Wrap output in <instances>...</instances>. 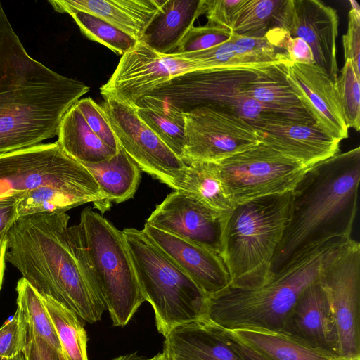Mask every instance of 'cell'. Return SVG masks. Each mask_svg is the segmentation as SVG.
<instances>
[{"instance_id": "obj_19", "label": "cell", "mask_w": 360, "mask_h": 360, "mask_svg": "<svg viewBox=\"0 0 360 360\" xmlns=\"http://www.w3.org/2000/svg\"><path fill=\"white\" fill-rule=\"evenodd\" d=\"M255 129L262 143L308 167L340 153V141L316 124L266 125Z\"/></svg>"}, {"instance_id": "obj_2", "label": "cell", "mask_w": 360, "mask_h": 360, "mask_svg": "<svg viewBox=\"0 0 360 360\" xmlns=\"http://www.w3.org/2000/svg\"><path fill=\"white\" fill-rule=\"evenodd\" d=\"M89 91L32 58L0 2V155L58 135L65 114Z\"/></svg>"}, {"instance_id": "obj_35", "label": "cell", "mask_w": 360, "mask_h": 360, "mask_svg": "<svg viewBox=\"0 0 360 360\" xmlns=\"http://www.w3.org/2000/svg\"><path fill=\"white\" fill-rule=\"evenodd\" d=\"M359 77L351 60H346L335 82L336 92L349 128L360 129V89Z\"/></svg>"}, {"instance_id": "obj_4", "label": "cell", "mask_w": 360, "mask_h": 360, "mask_svg": "<svg viewBox=\"0 0 360 360\" xmlns=\"http://www.w3.org/2000/svg\"><path fill=\"white\" fill-rule=\"evenodd\" d=\"M344 239L318 244L261 284L228 285L210 295L204 319L222 330L259 328L285 330L302 292L318 280L326 253Z\"/></svg>"}, {"instance_id": "obj_44", "label": "cell", "mask_w": 360, "mask_h": 360, "mask_svg": "<svg viewBox=\"0 0 360 360\" xmlns=\"http://www.w3.org/2000/svg\"><path fill=\"white\" fill-rule=\"evenodd\" d=\"M217 328V327H216ZM225 342L243 360H269L252 348L247 346L240 341L228 334L226 331L217 328Z\"/></svg>"}, {"instance_id": "obj_34", "label": "cell", "mask_w": 360, "mask_h": 360, "mask_svg": "<svg viewBox=\"0 0 360 360\" xmlns=\"http://www.w3.org/2000/svg\"><path fill=\"white\" fill-rule=\"evenodd\" d=\"M231 39L237 54L249 65L263 68L277 63H292L285 52L272 45L265 36L252 37L232 33Z\"/></svg>"}, {"instance_id": "obj_16", "label": "cell", "mask_w": 360, "mask_h": 360, "mask_svg": "<svg viewBox=\"0 0 360 360\" xmlns=\"http://www.w3.org/2000/svg\"><path fill=\"white\" fill-rule=\"evenodd\" d=\"M225 217L191 194L176 190L156 206L146 223L220 254Z\"/></svg>"}, {"instance_id": "obj_45", "label": "cell", "mask_w": 360, "mask_h": 360, "mask_svg": "<svg viewBox=\"0 0 360 360\" xmlns=\"http://www.w3.org/2000/svg\"><path fill=\"white\" fill-rule=\"evenodd\" d=\"M6 236L0 238V290L6 267Z\"/></svg>"}, {"instance_id": "obj_28", "label": "cell", "mask_w": 360, "mask_h": 360, "mask_svg": "<svg viewBox=\"0 0 360 360\" xmlns=\"http://www.w3.org/2000/svg\"><path fill=\"white\" fill-rule=\"evenodd\" d=\"M181 191H185L222 217L236 207L223 181L217 164L200 161L186 162Z\"/></svg>"}, {"instance_id": "obj_12", "label": "cell", "mask_w": 360, "mask_h": 360, "mask_svg": "<svg viewBox=\"0 0 360 360\" xmlns=\"http://www.w3.org/2000/svg\"><path fill=\"white\" fill-rule=\"evenodd\" d=\"M100 105L120 145L140 169L180 190L186 168L178 157L141 120L136 106L111 96L104 97Z\"/></svg>"}, {"instance_id": "obj_30", "label": "cell", "mask_w": 360, "mask_h": 360, "mask_svg": "<svg viewBox=\"0 0 360 360\" xmlns=\"http://www.w3.org/2000/svg\"><path fill=\"white\" fill-rule=\"evenodd\" d=\"M41 297L67 360H89L86 333L76 314L49 296Z\"/></svg>"}, {"instance_id": "obj_17", "label": "cell", "mask_w": 360, "mask_h": 360, "mask_svg": "<svg viewBox=\"0 0 360 360\" xmlns=\"http://www.w3.org/2000/svg\"><path fill=\"white\" fill-rule=\"evenodd\" d=\"M286 79L308 113L326 133L341 141L348 137L335 82L316 64L292 63Z\"/></svg>"}, {"instance_id": "obj_9", "label": "cell", "mask_w": 360, "mask_h": 360, "mask_svg": "<svg viewBox=\"0 0 360 360\" xmlns=\"http://www.w3.org/2000/svg\"><path fill=\"white\" fill-rule=\"evenodd\" d=\"M317 282L329 302L337 355L360 358V243L349 238L331 248Z\"/></svg>"}, {"instance_id": "obj_36", "label": "cell", "mask_w": 360, "mask_h": 360, "mask_svg": "<svg viewBox=\"0 0 360 360\" xmlns=\"http://www.w3.org/2000/svg\"><path fill=\"white\" fill-rule=\"evenodd\" d=\"M179 56L192 61L197 70L232 68H262L246 64L237 54L231 38L212 48Z\"/></svg>"}, {"instance_id": "obj_32", "label": "cell", "mask_w": 360, "mask_h": 360, "mask_svg": "<svg viewBox=\"0 0 360 360\" xmlns=\"http://www.w3.org/2000/svg\"><path fill=\"white\" fill-rule=\"evenodd\" d=\"M59 13L70 14L85 37L105 46L117 54L124 55L138 42L131 36L96 15L72 9H63Z\"/></svg>"}, {"instance_id": "obj_46", "label": "cell", "mask_w": 360, "mask_h": 360, "mask_svg": "<svg viewBox=\"0 0 360 360\" xmlns=\"http://www.w3.org/2000/svg\"><path fill=\"white\" fill-rule=\"evenodd\" d=\"M112 360H151V358H147L144 356L139 355L137 352L120 356Z\"/></svg>"}, {"instance_id": "obj_47", "label": "cell", "mask_w": 360, "mask_h": 360, "mask_svg": "<svg viewBox=\"0 0 360 360\" xmlns=\"http://www.w3.org/2000/svg\"><path fill=\"white\" fill-rule=\"evenodd\" d=\"M151 360H169L165 353H159L151 358Z\"/></svg>"}, {"instance_id": "obj_48", "label": "cell", "mask_w": 360, "mask_h": 360, "mask_svg": "<svg viewBox=\"0 0 360 360\" xmlns=\"http://www.w3.org/2000/svg\"><path fill=\"white\" fill-rule=\"evenodd\" d=\"M58 352L59 360H67L66 357L65 356V355L63 354L62 351H58Z\"/></svg>"}, {"instance_id": "obj_18", "label": "cell", "mask_w": 360, "mask_h": 360, "mask_svg": "<svg viewBox=\"0 0 360 360\" xmlns=\"http://www.w3.org/2000/svg\"><path fill=\"white\" fill-rule=\"evenodd\" d=\"M142 231L196 283L207 297L229 285L228 269L218 252L147 223Z\"/></svg>"}, {"instance_id": "obj_15", "label": "cell", "mask_w": 360, "mask_h": 360, "mask_svg": "<svg viewBox=\"0 0 360 360\" xmlns=\"http://www.w3.org/2000/svg\"><path fill=\"white\" fill-rule=\"evenodd\" d=\"M338 25L336 10L321 1L283 0L271 28H283L291 37L303 39L311 49L315 64L335 82L338 71Z\"/></svg>"}, {"instance_id": "obj_6", "label": "cell", "mask_w": 360, "mask_h": 360, "mask_svg": "<svg viewBox=\"0 0 360 360\" xmlns=\"http://www.w3.org/2000/svg\"><path fill=\"white\" fill-rule=\"evenodd\" d=\"M139 285L166 337L176 326L204 319L207 296L142 231H122Z\"/></svg>"}, {"instance_id": "obj_40", "label": "cell", "mask_w": 360, "mask_h": 360, "mask_svg": "<svg viewBox=\"0 0 360 360\" xmlns=\"http://www.w3.org/2000/svg\"><path fill=\"white\" fill-rule=\"evenodd\" d=\"M348 27L342 37L345 60H351L354 70L360 77V8L355 1H350Z\"/></svg>"}, {"instance_id": "obj_14", "label": "cell", "mask_w": 360, "mask_h": 360, "mask_svg": "<svg viewBox=\"0 0 360 360\" xmlns=\"http://www.w3.org/2000/svg\"><path fill=\"white\" fill-rule=\"evenodd\" d=\"M197 70L193 63L179 55H163L138 41L122 56L108 79L100 88L103 97L111 96L131 105L173 77Z\"/></svg>"}, {"instance_id": "obj_23", "label": "cell", "mask_w": 360, "mask_h": 360, "mask_svg": "<svg viewBox=\"0 0 360 360\" xmlns=\"http://www.w3.org/2000/svg\"><path fill=\"white\" fill-rule=\"evenodd\" d=\"M291 63H277L261 69L248 84L246 94L290 123L315 124L287 81V68Z\"/></svg>"}, {"instance_id": "obj_39", "label": "cell", "mask_w": 360, "mask_h": 360, "mask_svg": "<svg viewBox=\"0 0 360 360\" xmlns=\"http://www.w3.org/2000/svg\"><path fill=\"white\" fill-rule=\"evenodd\" d=\"M75 105L97 136L108 147L117 151L120 145L101 105L90 97L79 99Z\"/></svg>"}, {"instance_id": "obj_24", "label": "cell", "mask_w": 360, "mask_h": 360, "mask_svg": "<svg viewBox=\"0 0 360 360\" xmlns=\"http://www.w3.org/2000/svg\"><path fill=\"white\" fill-rule=\"evenodd\" d=\"M201 15L202 0H165L139 41L160 54L171 55Z\"/></svg>"}, {"instance_id": "obj_26", "label": "cell", "mask_w": 360, "mask_h": 360, "mask_svg": "<svg viewBox=\"0 0 360 360\" xmlns=\"http://www.w3.org/2000/svg\"><path fill=\"white\" fill-rule=\"evenodd\" d=\"M98 183L108 202L120 203L131 198L141 179V169L120 146L110 158L82 164Z\"/></svg>"}, {"instance_id": "obj_37", "label": "cell", "mask_w": 360, "mask_h": 360, "mask_svg": "<svg viewBox=\"0 0 360 360\" xmlns=\"http://www.w3.org/2000/svg\"><path fill=\"white\" fill-rule=\"evenodd\" d=\"M27 324L17 307L13 316L0 328V360H26Z\"/></svg>"}, {"instance_id": "obj_38", "label": "cell", "mask_w": 360, "mask_h": 360, "mask_svg": "<svg viewBox=\"0 0 360 360\" xmlns=\"http://www.w3.org/2000/svg\"><path fill=\"white\" fill-rule=\"evenodd\" d=\"M231 34L230 30L209 22L202 26H193L172 54L179 55L212 48L230 39Z\"/></svg>"}, {"instance_id": "obj_29", "label": "cell", "mask_w": 360, "mask_h": 360, "mask_svg": "<svg viewBox=\"0 0 360 360\" xmlns=\"http://www.w3.org/2000/svg\"><path fill=\"white\" fill-rule=\"evenodd\" d=\"M138 116L178 157L186 144L185 114L161 100L144 96L136 105Z\"/></svg>"}, {"instance_id": "obj_22", "label": "cell", "mask_w": 360, "mask_h": 360, "mask_svg": "<svg viewBox=\"0 0 360 360\" xmlns=\"http://www.w3.org/2000/svg\"><path fill=\"white\" fill-rule=\"evenodd\" d=\"M285 330L338 356L329 302L317 281L299 297Z\"/></svg>"}, {"instance_id": "obj_5", "label": "cell", "mask_w": 360, "mask_h": 360, "mask_svg": "<svg viewBox=\"0 0 360 360\" xmlns=\"http://www.w3.org/2000/svg\"><path fill=\"white\" fill-rule=\"evenodd\" d=\"M291 192L236 205L224 219L220 255L230 286L261 284L271 266L289 217Z\"/></svg>"}, {"instance_id": "obj_7", "label": "cell", "mask_w": 360, "mask_h": 360, "mask_svg": "<svg viewBox=\"0 0 360 360\" xmlns=\"http://www.w3.org/2000/svg\"><path fill=\"white\" fill-rule=\"evenodd\" d=\"M262 68L188 72L173 77L145 96L161 100L184 114L205 107L218 109L235 114L255 127L291 124L264 108L246 94L248 84Z\"/></svg>"}, {"instance_id": "obj_33", "label": "cell", "mask_w": 360, "mask_h": 360, "mask_svg": "<svg viewBox=\"0 0 360 360\" xmlns=\"http://www.w3.org/2000/svg\"><path fill=\"white\" fill-rule=\"evenodd\" d=\"M283 2V0H245L234 17L231 32L264 37Z\"/></svg>"}, {"instance_id": "obj_41", "label": "cell", "mask_w": 360, "mask_h": 360, "mask_svg": "<svg viewBox=\"0 0 360 360\" xmlns=\"http://www.w3.org/2000/svg\"><path fill=\"white\" fill-rule=\"evenodd\" d=\"M245 0H202V14L208 22L231 31L234 17Z\"/></svg>"}, {"instance_id": "obj_10", "label": "cell", "mask_w": 360, "mask_h": 360, "mask_svg": "<svg viewBox=\"0 0 360 360\" xmlns=\"http://www.w3.org/2000/svg\"><path fill=\"white\" fill-rule=\"evenodd\" d=\"M55 186L101 191L85 167L58 142L0 155V199H18L26 192Z\"/></svg>"}, {"instance_id": "obj_3", "label": "cell", "mask_w": 360, "mask_h": 360, "mask_svg": "<svg viewBox=\"0 0 360 360\" xmlns=\"http://www.w3.org/2000/svg\"><path fill=\"white\" fill-rule=\"evenodd\" d=\"M359 180V146L307 171L291 191L288 220L271 273L282 270L319 243L351 238Z\"/></svg>"}, {"instance_id": "obj_13", "label": "cell", "mask_w": 360, "mask_h": 360, "mask_svg": "<svg viewBox=\"0 0 360 360\" xmlns=\"http://www.w3.org/2000/svg\"><path fill=\"white\" fill-rule=\"evenodd\" d=\"M185 163L200 161L219 164L261 142L259 131L243 118L212 108L185 114Z\"/></svg>"}, {"instance_id": "obj_42", "label": "cell", "mask_w": 360, "mask_h": 360, "mask_svg": "<svg viewBox=\"0 0 360 360\" xmlns=\"http://www.w3.org/2000/svg\"><path fill=\"white\" fill-rule=\"evenodd\" d=\"M26 360H59L58 351L41 337L28 333Z\"/></svg>"}, {"instance_id": "obj_1", "label": "cell", "mask_w": 360, "mask_h": 360, "mask_svg": "<svg viewBox=\"0 0 360 360\" xmlns=\"http://www.w3.org/2000/svg\"><path fill=\"white\" fill-rule=\"evenodd\" d=\"M65 212L18 219L6 235V261L40 295H47L90 323L106 305L89 263L78 224Z\"/></svg>"}, {"instance_id": "obj_20", "label": "cell", "mask_w": 360, "mask_h": 360, "mask_svg": "<svg viewBox=\"0 0 360 360\" xmlns=\"http://www.w3.org/2000/svg\"><path fill=\"white\" fill-rule=\"evenodd\" d=\"M165 0H51L57 12L63 9L96 15L139 41Z\"/></svg>"}, {"instance_id": "obj_49", "label": "cell", "mask_w": 360, "mask_h": 360, "mask_svg": "<svg viewBox=\"0 0 360 360\" xmlns=\"http://www.w3.org/2000/svg\"><path fill=\"white\" fill-rule=\"evenodd\" d=\"M337 360H360V358L347 359V358H342V357L339 356Z\"/></svg>"}, {"instance_id": "obj_27", "label": "cell", "mask_w": 360, "mask_h": 360, "mask_svg": "<svg viewBox=\"0 0 360 360\" xmlns=\"http://www.w3.org/2000/svg\"><path fill=\"white\" fill-rule=\"evenodd\" d=\"M58 136L57 142L61 148L81 164L100 162L117 152L97 136L75 105L64 116Z\"/></svg>"}, {"instance_id": "obj_8", "label": "cell", "mask_w": 360, "mask_h": 360, "mask_svg": "<svg viewBox=\"0 0 360 360\" xmlns=\"http://www.w3.org/2000/svg\"><path fill=\"white\" fill-rule=\"evenodd\" d=\"M78 226L112 324L124 326L145 299L123 233L90 207Z\"/></svg>"}, {"instance_id": "obj_11", "label": "cell", "mask_w": 360, "mask_h": 360, "mask_svg": "<svg viewBox=\"0 0 360 360\" xmlns=\"http://www.w3.org/2000/svg\"><path fill=\"white\" fill-rule=\"evenodd\" d=\"M217 165L236 205L291 192L311 167L262 142Z\"/></svg>"}, {"instance_id": "obj_43", "label": "cell", "mask_w": 360, "mask_h": 360, "mask_svg": "<svg viewBox=\"0 0 360 360\" xmlns=\"http://www.w3.org/2000/svg\"><path fill=\"white\" fill-rule=\"evenodd\" d=\"M16 198L0 199V238L6 237L10 228L18 219Z\"/></svg>"}, {"instance_id": "obj_25", "label": "cell", "mask_w": 360, "mask_h": 360, "mask_svg": "<svg viewBox=\"0 0 360 360\" xmlns=\"http://www.w3.org/2000/svg\"><path fill=\"white\" fill-rule=\"evenodd\" d=\"M223 330L269 360H337L339 357L285 330L244 328Z\"/></svg>"}, {"instance_id": "obj_21", "label": "cell", "mask_w": 360, "mask_h": 360, "mask_svg": "<svg viewBox=\"0 0 360 360\" xmlns=\"http://www.w3.org/2000/svg\"><path fill=\"white\" fill-rule=\"evenodd\" d=\"M165 338L169 360H243L205 319L179 325Z\"/></svg>"}, {"instance_id": "obj_31", "label": "cell", "mask_w": 360, "mask_h": 360, "mask_svg": "<svg viewBox=\"0 0 360 360\" xmlns=\"http://www.w3.org/2000/svg\"><path fill=\"white\" fill-rule=\"evenodd\" d=\"M17 307L27 324V332L37 335L57 351H62L56 331L41 295L23 278L17 283Z\"/></svg>"}]
</instances>
